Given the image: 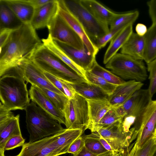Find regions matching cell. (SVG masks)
<instances>
[{"label":"cell","instance_id":"6da1fadb","mask_svg":"<svg viewBox=\"0 0 156 156\" xmlns=\"http://www.w3.org/2000/svg\"><path fill=\"white\" fill-rule=\"evenodd\" d=\"M30 24L23 23L14 30L4 46L0 48V76L8 69L30 60L43 43Z\"/></svg>","mask_w":156,"mask_h":156},{"label":"cell","instance_id":"7a4b0ae2","mask_svg":"<svg viewBox=\"0 0 156 156\" xmlns=\"http://www.w3.org/2000/svg\"><path fill=\"white\" fill-rule=\"evenodd\" d=\"M1 103L9 110H25L30 103V98L19 66L7 70L0 76Z\"/></svg>","mask_w":156,"mask_h":156},{"label":"cell","instance_id":"3957f363","mask_svg":"<svg viewBox=\"0 0 156 156\" xmlns=\"http://www.w3.org/2000/svg\"><path fill=\"white\" fill-rule=\"evenodd\" d=\"M30 60L44 72L71 84L89 83L85 78L72 69L43 44L35 50Z\"/></svg>","mask_w":156,"mask_h":156},{"label":"cell","instance_id":"277c9868","mask_svg":"<svg viewBox=\"0 0 156 156\" xmlns=\"http://www.w3.org/2000/svg\"><path fill=\"white\" fill-rule=\"evenodd\" d=\"M24 110L26 126L30 135L29 143L55 134L65 129L50 115L33 101Z\"/></svg>","mask_w":156,"mask_h":156},{"label":"cell","instance_id":"5b68a950","mask_svg":"<svg viewBox=\"0 0 156 156\" xmlns=\"http://www.w3.org/2000/svg\"><path fill=\"white\" fill-rule=\"evenodd\" d=\"M60 5L79 21L92 42L107 33L108 26L98 20L80 3V0H59Z\"/></svg>","mask_w":156,"mask_h":156},{"label":"cell","instance_id":"8992f818","mask_svg":"<svg viewBox=\"0 0 156 156\" xmlns=\"http://www.w3.org/2000/svg\"><path fill=\"white\" fill-rule=\"evenodd\" d=\"M105 67L122 79L142 82L147 77L142 60L121 53L116 54L105 64Z\"/></svg>","mask_w":156,"mask_h":156},{"label":"cell","instance_id":"52a82bcc","mask_svg":"<svg viewBox=\"0 0 156 156\" xmlns=\"http://www.w3.org/2000/svg\"><path fill=\"white\" fill-rule=\"evenodd\" d=\"M63 113L66 129H86L89 120L87 100L76 93L74 98L68 100Z\"/></svg>","mask_w":156,"mask_h":156},{"label":"cell","instance_id":"ba28073f","mask_svg":"<svg viewBox=\"0 0 156 156\" xmlns=\"http://www.w3.org/2000/svg\"><path fill=\"white\" fill-rule=\"evenodd\" d=\"M123 120L102 127L95 132L108 142L113 152H118L124 150L130 146L134 140V128L127 131L123 126Z\"/></svg>","mask_w":156,"mask_h":156},{"label":"cell","instance_id":"9c48e42d","mask_svg":"<svg viewBox=\"0 0 156 156\" xmlns=\"http://www.w3.org/2000/svg\"><path fill=\"white\" fill-rule=\"evenodd\" d=\"M133 124L137 135L135 143L139 148L153 137L156 130V100L151 101Z\"/></svg>","mask_w":156,"mask_h":156},{"label":"cell","instance_id":"30bf717a","mask_svg":"<svg viewBox=\"0 0 156 156\" xmlns=\"http://www.w3.org/2000/svg\"><path fill=\"white\" fill-rule=\"evenodd\" d=\"M47 27L48 35L53 40L79 50L86 47L80 37L58 14L53 18Z\"/></svg>","mask_w":156,"mask_h":156},{"label":"cell","instance_id":"8fae6325","mask_svg":"<svg viewBox=\"0 0 156 156\" xmlns=\"http://www.w3.org/2000/svg\"><path fill=\"white\" fill-rule=\"evenodd\" d=\"M58 134L32 143H25L16 156H58L61 155L56 139Z\"/></svg>","mask_w":156,"mask_h":156},{"label":"cell","instance_id":"7c38bea8","mask_svg":"<svg viewBox=\"0 0 156 156\" xmlns=\"http://www.w3.org/2000/svg\"><path fill=\"white\" fill-rule=\"evenodd\" d=\"M19 66L27 83H30L32 85L66 96L50 83L44 71L30 60L24 61Z\"/></svg>","mask_w":156,"mask_h":156},{"label":"cell","instance_id":"4fadbf2b","mask_svg":"<svg viewBox=\"0 0 156 156\" xmlns=\"http://www.w3.org/2000/svg\"><path fill=\"white\" fill-rule=\"evenodd\" d=\"M20 117L19 114L14 116L0 103V149H4L6 142L12 137L22 135Z\"/></svg>","mask_w":156,"mask_h":156},{"label":"cell","instance_id":"5bb4252c","mask_svg":"<svg viewBox=\"0 0 156 156\" xmlns=\"http://www.w3.org/2000/svg\"><path fill=\"white\" fill-rule=\"evenodd\" d=\"M152 100L148 89H140L133 94L120 106L126 114L125 117H131L136 120Z\"/></svg>","mask_w":156,"mask_h":156},{"label":"cell","instance_id":"9a60e30c","mask_svg":"<svg viewBox=\"0 0 156 156\" xmlns=\"http://www.w3.org/2000/svg\"><path fill=\"white\" fill-rule=\"evenodd\" d=\"M53 40L55 44L83 71H90L91 70L96 61L95 56L91 54L86 47L83 49L79 50L57 40Z\"/></svg>","mask_w":156,"mask_h":156},{"label":"cell","instance_id":"2e32d148","mask_svg":"<svg viewBox=\"0 0 156 156\" xmlns=\"http://www.w3.org/2000/svg\"><path fill=\"white\" fill-rule=\"evenodd\" d=\"M29 94L32 101L35 103L59 123L65 125V119L62 113L40 89L31 85Z\"/></svg>","mask_w":156,"mask_h":156},{"label":"cell","instance_id":"e0dca14e","mask_svg":"<svg viewBox=\"0 0 156 156\" xmlns=\"http://www.w3.org/2000/svg\"><path fill=\"white\" fill-rule=\"evenodd\" d=\"M59 7L58 1L52 0L42 6L35 9L30 25L35 30L47 27L58 14Z\"/></svg>","mask_w":156,"mask_h":156},{"label":"cell","instance_id":"ac0fdd59","mask_svg":"<svg viewBox=\"0 0 156 156\" xmlns=\"http://www.w3.org/2000/svg\"><path fill=\"white\" fill-rule=\"evenodd\" d=\"M58 14L80 37L88 50L93 55L96 56L99 49L91 40L77 19L60 5Z\"/></svg>","mask_w":156,"mask_h":156},{"label":"cell","instance_id":"d6986e66","mask_svg":"<svg viewBox=\"0 0 156 156\" xmlns=\"http://www.w3.org/2000/svg\"><path fill=\"white\" fill-rule=\"evenodd\" d=\"M144 84L135 80H130L118 85L108 100L112 107L122 105L135 92L141 89Z\"/></svg>","mask_w":156,"mask_h":156},{"label":"cell","instance_id":"ffe728a7","mask_svg":"<svg viewBox=\"0 0 156 156\" xmlns=\"http://www.w3.org/2000/svg\"><path fill=\"white\" fill-rule=\"evenodd\" d=\"M120 52L139 60H144L146 43L144 36L133 32L121 49Z\"/></svg>","mask_w":156,"mask_h":156},{"label":"cell","instance_id":"44dd1931","mask_svg":"<svg viewBox=\"0 0 156 156\" xmlns=\"http://www.w3.org/2000/svg\"><path fill=\"white\" fill-rule=\"evenodd\" d=\"M88 102L89 120L86 129L91 132L105 113L112 108L108 99L87 100Z\"/></svg>","mask_w":156,"mask_h":156},{"label":"cell","instance_id":"7402d4cb","mask_svg":"<svg viewBox=\"0 0 156 156\" xmlns=\"http://www.w3.org/2000/svg\"><path fill=\"white\" fill-rule=\"evenodd\" d=\"M23 23L30 24L35 9L28 0H3Z\"/></svg>","mask_w":156,"mask_h":156},{"label":"cell","instance_id":"603a6c76","mask_svg":"<svg viewBox=\"0 0 156 156\" xmlns=\"http://www.w3.org/2000/svg\"><path fill=\"white\" fill-rule=\"evenodd\" d=\"M81 4L99 21L108 26L116 13L94 0H80Z\"/></svg>","mask_w":156,"mask_h":156},{"label":"cell","instance_id":"cb8c5ba5","mask_svg":"<svg viewBox=\"0 0 156 156\" xmlns=\"http://www.w3.org/2000/svg\"><path fill=\"white\" fill-rule=\"evenodd\" d=\"M133 32V24H130L123 29L111 40L104 56L103 63L105 64L117 53Z\"/></svg>","mask_w":156,"mask_h":156},{"label":"cell","instance_id":"d4e9b609","mask_svg":"<svg viewBox=\"0 0 156 156\" xmlns=\"http://www.w3.org/2000/svg\"><path fill=\"white\" fill-rule=\"evenodd\" d=\"M72 85L76 93L87 100L108 99L109 96L99 87L94 84L83 83Z\"/></svg>","mask_w":156,"mask_h":156},{"label":"cell","instance_id":"484cf974","mask_svg":"<svg viewBox=\"0 0 156 156\" xmlns=\"http://www.w3.org/2000/svg\"><path fill=\"white\" fill-rule=\"evenodd\" d=\"M150 16L152 24L144 36L146 43L144 61L147 64L156 58V14Z\"/></svg>","mask_w":156,"mask_h":156},{"label":"cell","instance_id":"4316f807","mask_svg":"<svg viewBox=\"0 0 156 156\" xmlns=\"http://www.w3.org/2000/svg\"><path fill=\"white\" fill-rule=\"evenodd\" d=\"M3 0H0V30L16 29L23 24Z\"/></svg>","mask_w":156,"mask_h":156},{"label":"cell","instance_id":"83f0119b","mask_svg":"<svg viewBox=\"0 0 156 156\" xmlns=\"http://www.w3.org/2000/svg\"><path fill=\"white\" fill-rule=\"evenodd\" d=\"M43 44L57 56L64 63L77 73L85 78V71L76 65L69 57L54 42L48 35L45 39L41 40Z\"/></svg>","mask_w":156,"mask_h":156},{"label":"cell","instance_id":"f1b7e54d","mask_svg":"<svg viewBox=\"0 0 156 156\" xmlns=\"http://www.w3.org/2000/svg\"><path fill=\"white\" fill-rule=\"evenodd\" d=\"M84 76L85 78L89 83L99 87L109 96L113 93L118 86L111 83L90 71H85Z\"/></svg>","mask_w":156,"mask_h":156},{"label":"cell","instance_id":"f546056e","mask_svg":"<svg viewBox=\"0 0 156 156\" xmlns=\"http://www.w3.org/2000/svg\"><path fill=\"white\" fill-rule=\"evenodd\" d=\"M139 14L137 10L121 14L116 13L109 24L110 29L121 25L133 24L138 18Z\"/></svg>","mask_w":156,"mask_h":156},{"label":"cell","instance_id":"4dcf8cb0","mask_svg":"<svg viewBox=\"0 0 156 156\" xmlns=\"http://www.w3.org/2000/svg\"><path fill=\"white\" fill-rule=\"evenodd\" d=\"M92 73L105 79L113 84L119 85L126 81L110 71L100 66L96 61L90 71Z\"/></svg>","mask_w":156,"mask_h":156},{"label":"cell","instance_id":"1f68e13d","mask_svg":"<svg viewBox=\"0 0 156 156\" xmlns=\"http://www.w3.org/2000/svg\"><path fill=\"white\" fill-rule=\"evenodd\" d=\"M82 136L84 140V146L93 153L98 155L108 151L102 146L96 132Z\"/></svg>","mask_w":156,"mask_h":156},{"label":"cell","instance_id":"d6a6232c","mask_svg":"<svg viewBox=\"0 0 156 156\" xmlns=\"http://www.w3.org/2000/svg\"><path fill=\"white\" fill-rule=\"evenodd\" d=\"M123 119V118L120 115L116 108L112 107L100 120L92 133L95 132L102 127L110 125Z\"/></svg>","mask_w":156,"mask_h":156},{"label":"cell","instance_id":"836d02e7","mask_svg":"<svg viewBox=\"0 0 156 156\" xmlns=\"http://www.w3.org/2000/svg\"><path fill=\"white\" fill-rule=\"evenodd\" d=\"M128 26L121 25L110 29L109 31L107 33L93 42L99 49H101L105 47L108 42L111 41L120 32Z\"/></svg>","mask_w":156,"mask_h":156},{"label":"cell","instance_id":"e575fe53","mask_svg":"<svg viewBox=\"0 0 156 156\" xmlns=\"http://www.w3.org/2000/svg\"><path fill=\"white\" fill-rule=\"evenodd\" d=\"M39 88L47 95L57 108L63 113L65 106L68 100L67 97L66 96L58 94L47 89Z\"/></svg>","mask_w":156,"mask_h":156},{"label":"cell","instance_id":"d590c367","mask_svg":"<svg viewBox=\"0 0 156 156\" xmlns=\"http://www.w3.org/2000/svg\"><path fill=\"white\" fill-rule=\"evenodd\" d=\"M156 151V139L152 137L141 147L137 148L134 156H153Z\"/></svg>","mask_w":156,"mask_h":156},{"label":"cell","instance_id":"8d00e7d4","mask_svg":"<svg viewBox=\"0 0 156 156\" xmlns=\"http://www.w3.org/2000/svg\"><path fill=\"white\" fill-rule=\"evenodd\" d=\"M147 69L149 72L150 84L148 89L150 96L152 98L156 92V58L147 64Z\"/></svg>","mask_w":156,"mask_h":156},{"label":"cell","instance_id":"74e56055","mask_svg":"<svg viewBox=\"0 0 156 156\" xmlns=\"http://www.w3.org/2000/svg\"><path fill=\"white\" fill-rule=\"evenodd\" d=\"M25 139L22 135H16L9 139L6 142L4 150L13 149L15 148L23 146L24 144Z\"/></svg>","mask_w":156,"mask_h":156},{"label":"cell","instance_id":"f35d334b","mask_svg":"<svg viewBox=\"0 0 156 156\" xmlns=\"http://www.w3.org/2000/svg\"><path fill=\"white\" fill-rule=\"evenodd\" d=\"M84 146V140L82 136L75 140L69 147L67 153L73 154V155L77 154Z\"/></svg>","mask_w":156,"mask_h":156},{"label":"cell","instance_id":"ab89813d","mask_svg":"<svg viewBox=\"0 0 156 156\" xmlns=\"http://www.w3.org/2000/svg\"><path fill=\"white\" fill-rule=\"evenodd\" d=\"M61 80L65 95L68 100L73 98L76 93L72 84L62 80Z\"/></svg>","mask_w":156,"mask_h":156},{"label":"cell","instance_id":"60d3db41","mask_svg":"<svg viewBox=\"0 0 156 156\" xmlns=\"http://www.w3.org/2000/svg\"><path fill=\"white\" fill-rule=\"evenodd\" d=\"M44 73L50 83L63 94L65 95L63 91L62 84L61 79L47 72H44Z\"/></svg>","mask_w":156,"mask_h":156},{"label":"cell","instance_id":"b9f144b4","mask_svg":"<svg viewBox=\"0 0 156 156\" xmlns=\"http://www.w3.org/2000/svg\"><path fill=\"white\" fill-rule=\"evenodd\" d=\"M137 146L135 142L124 150L118 152H113V156H134Z\"/></svg>","mask_w":156,"mask_h":156},{"label":"cell","instance_id":"7bdbcfd3","mask_svg":"<svg viewBox=\"0 0 156 156\" xmlns=\"http://www.w3.org/2000/svg\"><path fill=\"white\" fill-rule=\"evenodd\" d=\"M13 30L9 29L0 30V48H3L5 45Z\"/></svg>","mask_w":156,"mask_h":156},{"label":"cell","instance_id":"ee69618b","mask_svg":"<svg viewBox=\"0 0 156 156\" xmlns=\"http://www.w3.org/2000/svg\"><path fill=\"white\" fill-rule=\"evenodd\" d=\"M147 29L145 25L142 23H138L135 27L136 33L140 36H144L147 32Z\"/></svg>","mask_w":156,"mask_h":156},{"label":"cell","instance_id":"f6af8a7d","mask_svg":"<svg viewBox=\"0 0 156 156\" xmlns=\"http://www.w3.org/2000/svg\"><path fill=\"white\" fill-rule=\"evenodd\" d=\"M52 0H28L29 2L36 9L51 2Z\"/></svg>","mask_w":156,"mask_h":156},{"label":"cell","instance_id":"bcb514c9","mask_svg":"<svg viewBox=\"0 0 156 156\" xmlns=\"http://www.w3.org/2000/svg\"><path fill=\"white\" fill-rule=\"evenodd\" d=\"M88 151L84 146L81 150L76 154L73 156H97Z\"/></svg>","mask_w":156,"mask_h":156},{"label":"cell","instance_id":"7dc6e473","mask_svg":"<svg viewBox=\"0 0 156 156\" xmlns=\"http://www.w3.org/2000/svg\"><path fill=\"white\" fill-rule=\"evenodd\" d=\"M96 133L98 136L100 142L105 148L108 151L113 152L112 149L108 142L101 136L98 134L96 132Z\"/></svg>","mask_w":156,"mask_h":156},{"label":"cell","instance_id":"c3c4849f","mask_svg":"<svg viewBox=\"0 0 156 156\" xmlns=\"http://www.w3.org/2000/svg\"><path fill=\"white\" fill-rule=\"evenodd\" d=\"M97 156H113V152L107 151L104 153L98 155Z\"/></svg>","mask_w":156,"mask_h":156},{"label":"cell","instance_id":"681fc988","mask_svg":"<svg viewBox=\"0 0 156 156\" xmlns=\"http://www.w3.org/2000/svg\"><path fill=\"white\" fill-rule=\"evenodd\" d=\"M4 149H0V156H5Z\"/></svg>","mask_w":156,"mask_h":156},{"label":"cell","instance_id":"f907efd6","mask_svg":"<svg viewBox=\"0 0 156 156\" xmlns=\"http://www.w3.org/2000/svg\"><path fill=\"white\" fill-rule=\"evenodd\" d=\"M153 137L156 139V130L155 131V132L154 133V136Z\"/></svg>","mask_w":156,"mask_h":156},{"label":"cell","instance_id":"816d5d0a","mask_svg":"<svg viewBox=\"0 0 156 156\" xmlns=\"http://www.w3.org/2000/svg\"><path fill=\"white\" fill-rule=\"evenodd\" d=\"M153 156H156V151L155 152Z\"/></svg>","mask_w":156,"mask_h":156},{"label":"cell","instance_id":"f5cc1de1","mask_svg":"<svg viewBox=\"0 0 156 156\" xmlns=\"http://www.w3.org/2000/svg\"></svg>","mask_w":156,"mask_h":156}]
</instances>
